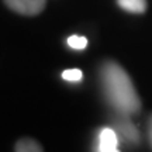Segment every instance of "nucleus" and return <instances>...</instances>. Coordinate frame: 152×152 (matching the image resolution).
I'll return each instance as SVG.
<instances>
[{
  "label": "nucleus",
  "mask_w": 152,
  "mask_h": 152,
  "mask_svg": "<svg viewBox=\"0 0 152 152\" xmlns=\"http://www.w3.org/2000/svg\"><path fill=\"white\" fill-rule=\"evenodd\" d=\"M100 76L109 102L120 113L135 114L141 110V100L128 73L113 61L104 62Z\"/></svg>",
  "instance_id": "f257e3e1"
},
{
  "label": "nucleus",
  "mask_w": 152,
  "mask_h": 152,
  "mask_svg": "<svg viewBox=\"0 0 152 152\" xmlns=\"http://www.w3.org/2000/svg\"><path fill=\"white\" fill-rule=\"evenodd\" d=\"M10 10L23 16H37L45 9L47 0H4Z\"/></svg>",
  "instance_id": "f03ea898"
},
{
  "label": "nucleus",
  "mask_w": 152,
  "mask_h": 152,
  "mask_svg": "<svg viewBox=\"0 0 152 152\" xmlns=\"http://www.w3.org/2000/svg\"><path fill=\"white\" fill-rule=\"evenodd\" d=\"M118 140H117V134L114 132L111 128H103L100 135H99V151L102 152H115Z\"/></svg>",
  "instance_id": "7ed1b4c3"
},
{
  "label": "nucleus",
  "mask_w": 152,
  "mask_h": 152,
  "mask_svg": "<svg viewBox=\"0 0 152 152\" xmlns=\"http://www.w3.org/2000/svg\"><path fill=\"white\" fill-rule=\"evenodd\" d=\"M118 6L125 11L141 14L147 10V0H117Z\"/></svg>",
  "instance_id": "20e7f679"
},
{
  "label": "nucleus",
  "mask_w": 152,
  "mask_h": 152,
  "mask_svg": "<svg viewBox=\"0 0 152 152\" xmlns=\"http://www.w3.org/2000/svg\"><path fill=\"white\" fill-rule=\"evenodd\" d=\"M14 149L17 152H41L42 151V147L35 140L26 137V138H21V140L17 141Z\"/></svg>",
  "instance_id": "39448f33"
},
{
  "label": "nucleus",
  "mask_w": 152,
  "mask_h": 152,
  "mask_svg": "<svg viewBox=\"0 0 152 152\" xmlns=\"http://www.w3.org/2000/svg\"><path fill=\"white\" fill-rule=\"evenodd\" d=\"M120 132H121V137L123 140L127 142H138L140 140V135H138V131L131 125V123L128 121H121L118 124Z\"/></svg>",
  "instance_id": "423d86ee"
},
{
  "label": "nucleus",
  "mask_w": 152,
  "mask_h": 152,
  "mask_svg": "<svg viewBox=\"0 0 152 152\" xmlns=\"http://www.w3.org/2000/svg\"><path fill=\"white\" fill-rule=\"evenodd\" d=\"M68 45L73 49H85L87 47V39L82 35H71L68 38Z\"/></svg>",
  "instance_id": "0eeeda50"
},
{
  "label": "nucleus",
  "mask_w": 152,
  "mask_h": 152,
  "mask_svg": "<svg viewBox=\"0 0 152 152\" xmlns=\"http://www.w3.org/2000/svg\"><path fill=\"white\" fill-rule=\"evenodd\" d=\"M82 71L80 69H68V71H64L62 73V77L68 82H79L82 80Z\"/></svg>",
  "instance_id": "6e6552de"
},
{
  "label": "nucleus",
  "mask_w": 152,
  "mask_h": 152,
  "mask_svg": "<svg viewBox=\"0 0 152 152\" xmlns=\"http://www.w3.org/2000/svg\"><path fill=\"white\" fill-rule=\"evenodd\" d=\"M148 132H149V141L152 145V115L149 117V125H148Z\"/></svg>",
  "instance_id": "1a4fd4ad"
}]
</instances>
